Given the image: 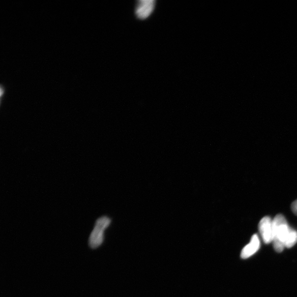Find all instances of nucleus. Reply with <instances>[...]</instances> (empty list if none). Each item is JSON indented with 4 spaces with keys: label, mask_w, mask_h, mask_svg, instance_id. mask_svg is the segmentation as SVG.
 I'll return each mask as SVG.
<instances>
[{
    "label": "nucleus",
    "mask_w": 297,
    "mask_h": 297,
    "mask_svg": "<svg viewBox=\"0 0 297 297\" xmlns=\"http://www.w3.org/2000/svg\"><path fill=\"white\" fill-rule=\"evenodd\" d=\"M291 209L293 213L297 216V199L292 202Z\"/></svg>",
    "instance_id": "0eeeda50"
},
{
    "label": "nucleus",
    "mask_w": 297,
    "mask_h": 297,
    "mask_svg": "<svg viewBox=\"0 0 297 297\" xmlns=\"http://www.w3.org/2000/svg\"><path fill=\"white\" fill-rule=\"evenodd\" d=\"M110 223L111 220L107 217H101L97 220L89 240L90 246L92 248H97L103 244L104 232Z\"/></svg>",
    "instance_id": "f03ea898"
},
{
    "label": "nucleus",
    "mask_w": 297,
    "mask_h": 297,
    "mask_svg": "<svg viewBox=\"0 0 297 297\" xmlns=\"http://www.w3.org/2000/svg\"><path fill=\"white\" fill-rule=\"evenodd\" d=\"M260 247V241L259 236L254 234L249 244L246 246L241 252V256L242 259H248L258 251Z\"/></svg>",
    "instance_id": "39448f33"
},
{
    "label": "nucleus",
    "mask_w": 297,
    "mask_h": 297,
    "mask_svg": "<svg viewBox=\"0 0 297 297\" xmlns=\"http://www.w3.org/2000/svg\"><path fill=\"white\" fill-rule=\"evenodd\" d=\"M297 243V231L292 229L285 243V248H291Z\"/></svg>",
    "instance_id": "423d86ee"
},
{
    "label": "nucleus",
    "mask_w": 297,
    "mask_h": 297,
    "mask_svg": "<svg viewBox=\"0 0 297 297\" xmlns=\"http://www.w3.org/2000/svg\"><path fill=\"white\" fill-rule=\"evenodd\" d=\"M259 231L265 244H269L273 242V222L271 218L265 217L260 220L259 224Z\"/></svg>",
    "instance_id": "7ed1b4c3"
},
{
    "label": "nucleus",
    "mask_w": 297,
    "mask_h": 297,
    "mask_svg": "<svg viewBox=\"0 0 297 297\" xmlns=\"http://www.w3.org/2000/svg\"><path fill=\"white\" fill-rule=\"evenodd\" d=\"M155 4L154 0H141L138 2L136 12L137 17L143 19L150 16L154 9Z\"/></svg>",
    "instance_id": "20e7f679"
},
{
    "label": "nucleus",
    "mask_w": 297,
    "mask_h": 297,
    "mask_svg": "<svg viewBox=\"0 0 297 297\" xmlns=\"http://www.w3.org/2000/svg\"><path fill=\"white\" fill-rule=\"evenodd\" d=\"M274 228L273 245L277 252L281 253L285 248V243L292 229L284 216L277 215L273 220Z\"/></svg>",
    "instance_id": "f257e3e1"
}]
</instances>
